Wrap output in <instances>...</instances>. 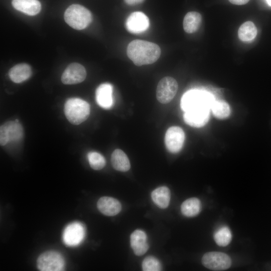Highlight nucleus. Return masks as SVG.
Instances as JSON below:
<instances>
[{
	"label": "nucleus",
	"mask_w": 271,
	"mask_h": 271,
	"mask_svg": "<svg viewBox=\"0 0 271 271\" xmlns=\"http://www.w3.org/2000/svg\"><path fill=\"white\" fill-rule=\"evenodd\" d=\"M66 23L74 29L81 30L86 28L92 21L91 12L83 6L73 4L64 13Z\"/></svg>",
	"instance_id": "7ed1b4c3"
},
{
	"label": "nucleus",
	"mask_w": 271,
	"mask_h": 271,
	"mask_svg": "<svg viewBox=\"0 0 271 271\" xmlns=\"http://www.w3.org/2000/svg\"><path fill=\"white\" fill-rule=\"evenodd\" d=\"M151 197L155 204L162 209L166 208L169 204L171 193L166 186L158 187L153 191Z\"/></svg>",
	"instance_id": "aec40b11"
},
{
	"label": "nucleus",
	"mask_w": 271,
	"mask_h": 271,
	"mask_svg": "<svg viewBox=\"0 0 271 271\" xmlns=\"http://www.w3.org/2000/svg\"><path fill=\"white\" fill-rule=\"evenodd\" d=\"M161 51L156 44L141 40H134L127 47L128 58L137 66L155 63L159 58Z\"/></svg>",
	"instance_id": "f257e3e1"
},
{
	"label": "nucleus",
	"mask_w": 271,
	"mask_h": 271,
	"mask_svg": "<svg viewBox=\"0 0 271 271\" xmlns=\"http://www.w3.org/2000/svg\"><path fill=\"white\" fill-rule=\"evenodd\" d=\"M211 108L214 116L219 119L227 118L230 114L229 105L222 100H214Z\"/></svg>",
	"instance_id": "b1692460"
},
{
	"label": "nucleus",
	"mask_w": 271,
	"mask_h": 271,
	"mask_svg": "<svg viewBox=\"0 0 271 271\" xmlns=\"http://www.w3.org/2000/svg\"><path fill=\"white\" fill-rule=\"evenodd\" d=\"M12 4L17 10L29 16L36 15L41 9L38 0H12Z\"/></svg>",
	"instance_id": "f3484780"
},
{
	"label": "nucleus",
	"mask_w": 271,
	"mask_h": 271,
	"mask_svg": "<svg viewBox=\"0 0 271 271\" xmlns=\"http://www.w3.org/2000/svg\"><path fill=\"white\" fill-rule=\"evenodd\" d=\"M130 242L134 254L137 256L143 255L149 248L147 235L142 230H136L131 233Z\"/></svg>",
	"instance_id": "dca6fc26"
},
{
	"label": "nucleus",
	"mask_w": 271,
	"mask_h": 271,
	"mask_svg": "<svg viewBox=\"0 0 271 271\" xmlns=\"http://www.w3.org/2000/svg\"><path fill=\"white\" fill-rule=\"evenodd\" d=\"M214 99L205 92L191 90L186 92L181 100V107L184 111L194 109L211 108Z\"/></svg>",
	"instance_id": "20e7f679"
},
{
	"label": "nucleus",
	"mask_w": 271,
	"mask_h": 271,
	"mask_svg": "<svg viewBox=\"0 0 271 271\" xmlns=\"http://www.w3.org/2000/svg\"><path fill=\"white\" fill-rule=\"evenodd\" d=\"M202 23V17L196 12H190L187 13L183 20L184 31L189 34L198 31Z\"/></svg>",
	"instance_id": "412c9836"
},
{
	"label": "nucleus",
	"mask_w": 271,
	"mask_h": 271,
	"mask_svg": "<svg viewBox=\"0 0 271 271\" xmlns=\"http://www.w3.org/2000/svg\"><path fill=\"white\" fill-rule=\"evenodd\" d=\"M150 22L148 17L143 12H135L129 15L126 19V30L132 34H140L149 28Z\"/></svg>",
	"instance_id": "f8f14e48"
},
{
	"label": "nucleus",
	"mask_w": 271,
	"mask_h": 271,
	"mask_svg": "<svg viewBox=\"0 0 271 271\" xmlns=\"http://www.w3.org/2000/svg\"><path fill=\"white\" fill-rule=\"evenodd\" d=\"M86 71L83 66L77 63L70 64L63 72L61 81L64 84H75L83 81Z\"/></svg>",
	"instance_id": "9b49d317"
},
{
	"label": "nucleus",
	"mask_w": 271,
	"mask_h": 271,
	"mask_svg": "<svg viewBox=\"0 0 271 271\" xmlns=\"http://www.w3.org/2000/svg\"><path fill=\"white\" fill-rule=\"evenodd\" d=\"M113 86L108 83L100 84L95 91V99L97 103L101 107L105 109H110L113 104Z\"/></svg>",
	"instance_id": "4468645a"
},
{
	"label": "nucleus",
	"mask_w": 271,
	"mask_h": 271,
	"mask_svg": "<svg viewBox=\"0 0 271 271\" xmlns=\"http://www.w3.org/2000/svg\"><path fill=\"white\" fill-rule=\"evenodd\" d=\"M128 5H136L143 3L144 0H124Z\"/></svg>",
	"instance_id": "c85d7f7f"
},
{
	"label": "nucleus",
	"mask_w": 271,
	"mask_h": 271,
	"mask_svg": "<svg viewBox=\"0 0 271 271\" xmlns=\"http://www.w3.org/2000/svg\"><path fill=\"white\" fill-rule=\"evenodd\" d=\"M184 140V132L179 126H171L166 132L165 145L167 149L172 153H177L182 149Z\"/></svg>",
	"instance_id": "9d476101"
},
{
	"label": "nucleus",
	"mask_w": 271,
	"mask_h": 271,
	"mask_svg": "<svg viewBox=\"0 0 271 271\" xmlns=\"http://www.w3.org/2000/svg\"><path fill=\"white\" fill-rule=\"evenodd\" d=\"M85 229L83 225L79 222L68 224L64 229L62 235L64 243L67 246L78 245L83 240Z\"/></svg>",
	"instance_id": "1a4fd4ad"
},
{
	"label": "nucleus",
	"mask_w": 271,
	"mask_h": 271,
	"mask_svg": "<svg viewBox=\"0 0 271 271\" xmlns=\"http://www.w3.org/2000/svg\"><path fill=\"white\" fill-rule=\"evenodd\" d=\"M37 266L41 271L63 270L65 266V260L59 252L53 250L47 251L38 257Z\"/></svg>",
	"instance_id": "423d86ee"
},
{
	"label": "nucleus",
	"mask_w": 271,
	"mask_h": 271,
	"mask_svg": "<svg viewBox=\"0 0 271 271\" xmlns=\"http://www.w3.org/2000/svg\"><path fill=\"white\" fill-rule=\"evenodd\" d=\"M214 239L217 245L225 246L229 244L232 239V233L229 228L223 226L217 229L214 234Z\"/></svg>",
	"instance_id": "393cba45"
},
{
	"label": "nucleus",
	"mask_w": 271,
	"mask_h": 271,
	"mask_svg": "<svg viewBox=\"0 0 271 271\" xmlns=\"http://www.w3.org/2000/svg\"><path fill=\"white\" fill-rule=\"evenodd\" d=\"M202 263L205 267L211 270H223L230 267L231 260L225 253L212 251L203 255Z\"/></svg>",
	"instance_id": "0eeeda50"
},
{
	"label": "nucleus",
	"mask_w": 271,
	"mask_h": 271,
	"mask_svg": "<svg viewBox=\"0 0 271 271\" xmlns=\"http://www.w3.org/2000/svg\"><path fill=\"white\" fill-rule=\"evenodd\" d=\"M31 74V67L26 63L19 64L13 66L9 72L11 80L16 83L27 80L30 77Z\"/></svg>",
	"instance_id": "a211bd4d"
},
{
	"label": "nucleus",
	"mask_w": 271,
	"mask_h": 271,
	"mask_svg": "<svg viewBox=\"0 0 271 271\" xmlns=\"http://www.w3.org/2000/svg\"><path fill=\"white\" fill-rule=\"evenodd\" d=\"M87 158L91 168L95 170L102 169L106 164L105 159L100 154L90 152L87 154Z\"/></svg>",
	"instance_id": "a878e982"
},
{
	"label": "nucleus",
	"mask_w": 271,
	"mask_h": 271,
	"mask_svg": "<svg viewBox=\"0 0 271 271\" xmlns=\"http://www.w3.org/2000/svg\"><path fill=\"white\" fill-rule=\"evenodd\" d=\"M201 209V203L199 199L193 197L184 201L181 206L183 215L186 217H194L198 215Z\"/></svg>",
	"instance_id": "4be33fe9"
},
{
	"label": "nucleus",
	"mask_w": 271,
	"mask_h": 271,
	"mask_svg": "<svg viewBox=\"0 0 271 271\" xmlns=\"http://www.w3.org/2000/svg\"><path fill=\"white\" fill-rule=\"evenodd\" d=\"M111 162L113 168L120 172H126L130 168V162L127 155L120 149H116L113 152Z\"/></svg>",
	"instance_id": "6ab92c4d"
},
{
	"label": "nucleus",
	"mask_w": 271,
	"mask_h": 271,
	"mask_svg": "<svg viewBox=\"0 0 271 271\" xmlns=\"http://www.w3.org/2000/svg\"><path fill=\"white\" fill-rule=\"evenodd\" d=\"M257 29L251 21H247L243 23L238 31L239 39L243 42H249L253 40L257 35Z\"/></svg>",
	"instance_id": "5701e85b"
},
{
	"label": "nucleus",
	"mask_w": 271,
	"mask_h": 271,
	"mask_svg": "<svg viewBox=\"0 0 271 271\" xmlns=\"http://www.w3.org/2000/svg\"><path fill=\"white\" fill-rule=\"evenodd\" d=\"M178 88L177 81L173 77L167 76L162 78L158 83L156 97L161 103L170 102L176 95Z\"/></svg>",
	"instance_id": "6e6552de"
},
{
	"label": "nucleus",
	"mask_w": 271,
	"mask_h": 271,
	"mask_svg": "<svg viewBox=\"0 0 271 271\" xmlns=\"http://www.w3.org/2000/svg\"><path fill=\"white\" fill-rule=\"evenodd\" d=\"M231 4L236 5H243L247 4L249 0H228Z\"/></svg>",
	"instance_id": "cd10ccee"
},
{
	"label": "nucleus",
	"mask_w": 271,
	"mask_h": 271,
	"mask_svg": "<svg viewBox=\"0 0 271 271\" xmlns=\"http://www.w3.org/2000/svg\"><path fill=\"white\" fill-rule=\"evenodd\" d=\"M24 130L19 120L9 121L0 127V144L2 146L21 141Z\"/></svg>",
	"instance_id": "39448f33"
},
{
	"label": "nucleus",
	"mask_w": 271,
	"mask_h": 271,
	"mask_svg": "<svg viewBox=\"0 0 271 271\" xmlns=\"http://www.w3.org/2000/svg\"><path fill=\"white\" fill-rule=\"evenodd\" d=\"M64 110L68 120L73 124L78 125L88 118L90 107L89 103L82 99L71 98L66 101Z\"/></svg>",
	"instance_id": "f03ea898"
},
{
	"label": "nucleus",
	"mask_w": 271,
	"mask_h": 271,
	"mask_svg": "<svg viewBox=\"0 0 271 271\" xmlns=\"http://www.w3.org/2000/svg\"><path fill=\"white\" fill-rule=\"evenodd\" d=\"M268 5L271 6V0H266Z\"/></svg>",
	"instance_id": "c756f323"
},
{
	"label": "nucleus",
	"mask_w": 271,
	"mask_h": 271,
	"mask_svg": "<svg viewBox=\"0 0 271 271\" xmlns=\"http://www.w3.org/2000/svg\"><path fill=\"white\" fill-rule=\"evenodd\" d=\"M97 206L100 212L108 216L116 215L121 209V205L118 200L107 196L101 197L97 202Z\"/></svg>",
	"instance_id": "2eb2a0df"
},
{
	"label": "nucleus",
	"mask_w": 271,
	"mask_h": 271,
	"mask_svg": "<svg viewBox=\"0 0 271 271\" xmlns=\"http://www.w3.org/2000/svg\"><path fill=\"white\" fill-rule=\"evenodd\" d=\"M209 109H199L184 111V120L190 126L200 127L205 125L209 121Z\"/></svg>",
	"instance_id": "ddd939ff"
},
{
	"label": "nucleus",
	"mask_w": 271,
	"mask_h": 271,
	"mask_svg": "<svg viewBox=\"0 0 271 271\" xmlns=\"http://www.w3.org/2000/svg\"><path fill=\"white\" fill-rule=\"evenodd\" d=\"M142 268L144 271H159L162 270V266L156 257L148 256L143 261Z\"/></svg>",
	"instance_id": "bb28decb"
}]
</instances>
